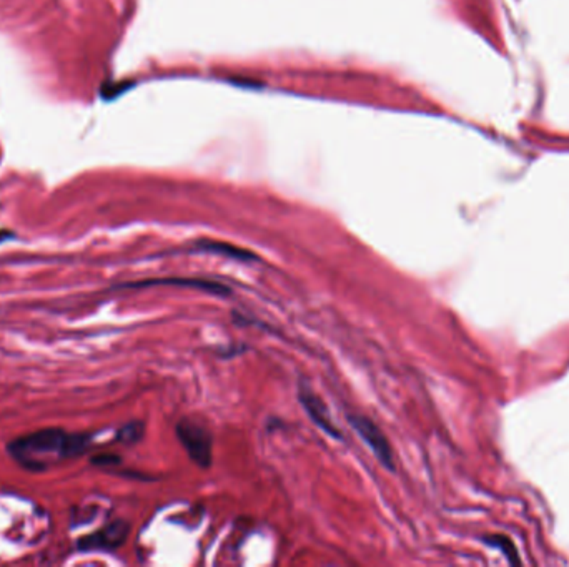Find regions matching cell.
<instances>
[{
  "label": "cell",
  "instance_id": "cell-1",
  "mask_svg": "<svg viewBox=\"0 0 569 567\" xmlns=\"http://www.w3.org/2000/svg\"><path fill=\"white\" fill-rule=\"evenodd\" d=\"M92 439V434L45 428L16 438L7 444V451L25 469L44 471L52 462L69 461L86 455L90 450Z\"/></svg>",
  "mask_w": 569,
  "mask_h": 567
},
{
  "label": "cell",
  "instance_id": "cell-2",
  "mask_svg": "<svg viewBox=\"0 0 569 567\" xmlns=\"http://www.w3.org/2000/svg\"><path fill=\"white\" fill-rule=\"evenodd\" d=\"M177 438L182 443L188 457L200 467H209L213 456V443L209 429L194 419H182L177 423Z\"/></svg>",
  "mask_w": 569,
  "mask_h": 567
},
{
  "label": "cell",
  "instance_id": "cell-3",
  "mask_svg": "<svg viewBox=\"0 0 569 567\" xmlns=\"http://www.w3.org/2000/svg\"><path fill=\"white\" fill-rule=\"evenodd\" d=\"M348 423L350 426L358 433V436L363 439V441L368 444V448L373 452L376 460L382 462V466L388 471H394V457H393V450L392 444H389L388 438L385 436V433L382 431V428L376 426V424L371 421L368 416L363 414H346Z\"/></svg>",
  "mask_w": 569,
  "mask_h": 567
},
{
  "label": "cell",
  "instance_id": "cell-4",
  "mask_svg": "<svg viewBox=\"0 0 569 567\" xmlns=\"http://www.w3.org/2000/svg\"><path fill=\"white\" fill-rule=\"evenodd\" d=\"M130 532L129 522L125 521H112L107 526L98 529V531L88 534L77 542V549L82 552L92 551H115L120 546H124Z\"/></svg>",
  "mask_w": 569,
  "mask_h": 567
},
{
  "label": "cell",
  "instance_id": "cell-5",
  "mask_svg": "<svg viewBox=\"0 0 569 567\" xmlns=\"http://www.w3.org/2000/svg\"><path fill=\"white\" fill-rule=\"evenodd\" d=\"M298 399L302 403L305 413L310 416V419L317 424V426L328 434V436L335 439H343L341 431L333 423L332 413L328 406L315 391L310 390L307 386H302L298 390Z\"/></svg>",
  "mask_w": 569,
  "mask_h": 567
},
{
  "label": "cell",
  "instance_id": "cell-6",
  "mask_svg": "<svg viewBox=\"0 0 569 567\" xmlns=\"http://www.w3.org/2000/svg\"><path fill=\"white\" fill-rule=\"evenodd\" d=\"M152 285H173V286H183V288H190V290H200L205 293H210V295H218V296H227L232 293L228 286L222 285V283L213 281V280H204V278H165V280H148V281H140V283H129L127 286H152Z\"/></svg>",
  "mask_w": 569,
  "mask_h": 567
},
{
  "label": "cell",
  "instance_id": "cell-7",
  "mask_svg": "<svg viewBox=\"0 0 569 567\" xmlns=\"http://www.w3.org/2000/svg\"><path fill=\"white\" fill-rule=\"evenodd\" d=\"M195 252L218 255V257L232 258V259H237V262H242V263L258 262L257 255L248 252V250H245V248L235 247V245L223 243V242H211V240H201V242L196 243Z\"/></svg>",
  "mask_w": 569,
  "mask_h": 567
},
{
  "label": "cell",
  "instance_id": "cell-8",
  "mask_svg": "<svg viewBox=\"0 0 569 567\" xmlns=\"http://www.w3.org/2000/svg\"><path fill=\"white\" fill-rule=\"evenodd\" d=\"M143 429H145V426L142 421L127 423L119 429V431H117V441H120L122 444L139 443L143 436Z\"/></svg>",
  "mask_w": 569,
  "mask_h": 567
},
{
  "label": "cell",
  "instance_id": "cell-9",
  "mask_svg": "<svg viewBox=\"0 0 569 567\" xmlns=\"http://www.w3.org/2000/svg\"><path fill=\"white\" fill-rule=\"evenodd\" d=\"M92 462L97 466H114L120 462V456L110 455V452H105V455H98L92 457Z\"/></svg>",
  "mask_w": 569,
  "mask_h": 567
},
{
  "label": "cell",
  "instance_id": "cell-10",
  "mask_svg": "<svg viewBox=\"0 0 569 567\" xmlns=\"http://www.w3.org/2000/svg\"><path fill=\"white\" fill-rule=\"evenodd\" d=\"M12 238H13V233H12V231L0 230V243L7 242V240H12Z\"/></svg>",
  "mask_w": 569,
  "mask_h": 567
}]
</instances>
